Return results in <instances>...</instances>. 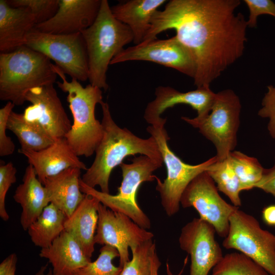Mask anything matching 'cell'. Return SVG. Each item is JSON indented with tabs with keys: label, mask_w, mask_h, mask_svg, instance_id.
<instances>
[{
	"label": "cell",
	"mask_w": 275,
	"mask_h": 275,
	"mask_svg": "<svg viewBox=\"0 0 275 275\" xmlns=\"http://www.w3.org/2000/svg\"><path fill=\"white\" fill-rule=\"evenodd\" d=\"M240 4L239 0H171L154 14L143 41L174 30L195 61L194 85L210 87L243 53L248 26L243 14L236 13Z\"/></svg>",
	"instance_id": "obj_1"
},
{
	"label": "cell",
	"mask_w": 275,
	"mask_h": 275,
	"mask_svg": "<svg viewBox=\"0 0 275 275\" xmlns=\"http://www.w3.org/2000/svg\"><path fill=\"white\" fill-rule=\"evenodd\" d=\"M102 138L95 150V157L91 166L81 177L87 185L99 186L101 191L109 194V180L113 169L120 166L129 155L140 154L161 163L163 159L155 139L152 136L142 139L126 128L120 127L114 121L109 105L102 101Z\"/></svg>",
	"instance_id": "obj_2"
},
{
	"label": "cell",
	"mask_w": 275,
	"mask_h": 275,
	"mask_svg": "<svg viewBox=\"0 0 275 275\" xmlns=\"http://www.w3.org/2000/svg\"><path fill=\"white\" fill-rule=\"evenodd\" d=\"M52 68L62 80L56 83L67 94V101L73 119L71 128L65 138L77 156L90 157L103 136L102 125L95 115L97 104L103 101L101 89L91 84L84 87L75 78L68 81L58 66L53 64Z\"/></svg>",
	"instance_id": "obj_3"
},
{
	"label": "cell",
	"mask_w": 275,
	"mask_h": 275,
	"mask_svg": "<svg viewBox=\"0 0 275 275\" xmlns=\"http://www.w3.org/2000/svg\"><path fill=\"white\" fill-rule=\"evenodd\" d=\"M81 33L87 48L90 84L106 91L108 66L125 45L133 42V34L128 26L113 15L107 0H101L94 22Z\"/></svg>",
	"instance_id": "obj_4"
},
{
	"label": "cell",
	"mask_w": 275,
	"mask_h": 275,
	"mask_svg": "<svg viewBox=\"0 0 275 275\" xmlns=\"http://www.w3.org/2000/svg\"><path fill=\"white\" fill-rule=\"evenodd\" d=\"M44 54L24 45L0 53V99L23 105L32 89L53 85L57 74Z\"/></svg>",
	"instance_id": "obj_5"
},
{
	"label": "cell",
	"mask_w": 275,
	"mask_h": 275,
	"mask_svg": "<svg viewBox=\"0 0 275 275\" xmlns=\"http://www.w3.org/2000/svg\"><path fill=\"white\" fill-rule=\"evenodd\" d=\"M131 163L122 162L119 166L122 173V181L117 195L102 193L86 185L81 180V191L97 199L111 210L123 213L141 228H151V223L148 216L139 206L136 195L140 185L145 182L156 180L153 173L162 167V163L141 155L131 159Z\"/></svg>",
	"instance_id": "obj_6"
},
{
	"label": "cell",
	"mask_w": 275,
	"mask_h": 275,
	"mask_svg": "<svg viewBox=\"0 0 275 275\" xmlns=\"http://www.w3.org/2000/svg\"><path fill=\"white\" fill-rule=\"evenodd\" d=\"M166 121L164 118L156 124L150 125L147 130L155 139L166 165L167 177L163 182L156 177V189L159 194L165 213L171 217L179 211L182 194L189 183L218 160L215 156L196 165L183 162L169 147L170 138L164 127Z\"/></svg>",
	"instance_id": "obj_7"
},
{
	"label": "cell",
	"mask_w": 275,
	"mask_h": 275,
	"mask_svg": "<svg viewBox=\"0 0 275 275\" xmlns=\"http://www.w3.org/2000/svg\"><path fill=\"white\" fill-rule=\"evenodd\" d=\"M241 109L239 97L233 90L226 89L216 93L211 111L204 118L181 119L213 144L218 161H223L236 146Z\"/></svg>",
	"instance_id": "obj_8"
},
{
	"label": "cell",
	"mask_w": 275,
	"mask_h": 275,
	"mask_svg": "<svg viewBox=\"0 0 275 275\" xmlns=\"http://www.w3.org/2000/svg\"><path fill=\"white\" fill-rule=\"evenodd\" d=\"M228 233L223 242L275 275V235L261 228L253 215L238 208L230 216Z\"/></svg>",
	"instance_id": "obj_9"
},
{
	"label": "cell",
	"mask_w": 275,
	"mask_h": 275,
	"mask_svg": "<svg viewBox=\"0 0 275 275\" xmlns=\"http://www.w3.org/2000/svg\"><path fill=\"white\" fill-rule=\"evenodd\" d=\"M25 46L53 61L65 74L78 81L88 79V61L81 33L52 34L35 28L28 35Z\"/></svg>",
	"instance_id": "obj_10"
},
{
	"label": "cell",
	"mask_w": 275,
	"mask_h": 275,
	"mask_svg": "<svg viewBox=\"0 0 275 275\" xmlns=\"http://www.w3.org/2000/svg\"><path fill=\"white\" fill-rule=\"evenodd\" d=\"M218 190L213 179L204 171L187 186L180 205L184 208H195L200 218L210 224L219 236L225 238L228 233L230 216L239 208L225 201Z\"/></svg>",
	"instance_id": "obj_11"
},
{
	"label": "cell",
	"mask_w": 275,
	"mask_h": 275,
	"mask_svg": "<svg viewBox=\"0 0 275 275\" xmlns=\"http://www.w3.org/2000/svg\"><path fill=\"white\" fill-rule=\"evenodd\" d=\"M98 221L95 243L115 248L119 254V266L129 261L128 248L134 250L142 243L152 239L154 234L135 224L125 214L114 211L99 204Z\"/></svg>",
	"instance_id": "obj_12"
},
{
	"label": "cell",
	"mask_w": 275,
	"mask_h": 275,
	"mask_svg": "<svg viewBox=\"0 0 275 275\" xmlns=\"http://www.w3.org/2000/svg\"><path fill=\"white\" fill-rule=\"evenodd\" d=\"M130 61L154 62L174 69L194 78L196 65L189 50L175 36L154 39L124 48L112 60L110 65Z\"/></svg>",
	"instance_id": "obj_13"
},
{
	"label": "cell",
	"mask_w": 275,
	"mask_h": 275,
	"mask_svg": "<svg viewBox=\"0 0 275 275\" xmlns=\"http://www.w3.org/2000/svg\"><path fill=\"white\" fill-rule=\"evenodd\" d=\"M214 227L201 218H194L181 230L180 249L190 257L189 275H208L224 257L216 240Z\"/></svg>",
	"instance_id": "obj_14"
},
{
	"label": "cell",
	"mask_w": 275,
	"mask_h": 275,
	"mask_svg": "<svg viewBox=\"0 0 275 275\" xmlns=\"http://www.w3.org/2000/svg\"><path fill=\"white\" fill-rule=\"evenodd\" d=\"M25 101L31 103L22 114L27 121L41 128L55 140L65 138L72 125L53 85L31 89Z\"/></svg>",
	"instance_id": "obj_15"
},
{
	"label": "cell",
	"mask_w": 275,
	"mask_h": 275,
	"mask_svg": "<svg viewBox=\"0 0 275 275\" xmlns=\"http://www.w3.org/2000/svg\"><path fill=\"white\" fill-rule=\"evenodd\" d=\"M215 95L209 87L182 92L171 87L159 86L155 89L154 99L145 108L144 118L150 125L156 124L163 119L161 115L166 109L184 104L197 111L198 115L196 118L202 119L210 113Z\"/></svg>",
	"instance_id": "obj_16"
},
{
	"label": "cell",
	"mask_w": 275,
	"mask_h": 275,
	"mask_svg": "<svg viewBox=\"0 0 275 275\" xmlns=\"http://www.w3.org/2000/svg\"><path fill=\"white\" fill-rule=\"evenodd\" d=\"M101 0H59L56 14L36 24L40 32L52 34H71L90 26L96 19Z\"/></svg>",
	"instance_id": "obj_17"
},
{
	"label": "cell",
	"mask_w": 275,
	"mask_h": 275,
	"mask_svg": "<svg viewBox=\"0 0 275 275\" xmlns=\"http://www.w3.org/2000/svg\"><path fill=\"white\" fill-rule=\"evenodd\" d=\"M18 152L27 158L42 183L46 178L70 168L86 171L88 169L72 150L65 138L56 140L51 145L39 151L19 149Z\"/></svg>",
	"instance_id": "obj_18"
},
{
	"label": "cell",
	"mask_w": 275,
	"mask_h": 275,
	"mask_svg": "<svg viewBox=\"0 0 275 275\" xmlns=\"http://www.w3.org/2000/svg\"><path fill=\"white\" fill-rule=\"evenodd\" d=\"M37 24L35 16L25 7H11L0 1V51L9 52L25 45L26 37Z\"/></svg>",
	"instance_id": "obj_19"
},
{
	"label": "cell",
	"mask_w": 275,
	"mask_h": 275,
	"mask_svg": "<svg viewBox=\"0 0 275 275\" xmlns=\"http://www.w3.org/2000/svg\"><path fill=\"white\" fill-rule=\"evenodd\" d=\"M39 256L48 259L55 275H74L92 261L75 237L65 230L49 246L41 249Z\"/></svg>",
	"instance_id": "obj_20"
},
{
	"label": "cell",
	"mask_w": 275,
	"mask_h": 275,
	"mask_svg": "<svg viewBox=\"0 0 275 275\" xmlns=\"http://www.w3.org/2000/svg\"><path fill=\"white\" fill-rule=\"evenodd\" d=\"M14 200L22 208L20 224L24 230L38 217L44 209L50 204L48 193L38 179L34 167H26L22 183L17 187Z\"/></svg>",
	"instance_id": "obj_21"
},
{
	"label": "cell",
	"mask_w": 275,
	"mask_h": 275,
	"mask_svg": "<svg viewBox=\"0 0 275 275\" xmlns=\"http://www.w3.org/2000/svg\"><path fill=\"white\" fill-rule=\"evenodd\" d=\"M100 201L86 195L84 199L67 217L65 230L72 234L78 242L86 256L91 259L94 251V238L97 230Z\"/></svg>",
	"instance_id": "obj_22"
},
{
	"label": "cell",
	"mask_w": 275,
	"mask_h": 275,
	"mask_svg": "<svg viewBox=\"0 0 275 275\" xmlns=\"http://www.w3.org/2000/svg\"><path fill=\"white\" fill-rule=\"evenodd\" d=\"M81 169L68 168L59 174L46 178L43 182L53 204L70 216L85 198L80 189Z\"/></svg>",
	"instance_id": "obj_23"
},
{
	"label": "cell",
	"mask_w": 275,
	"mask_h": 275,
	"mask_svg": "<svg viewBox=\"0 0 275 275\" xmlns=\"http://www.w3.org/2000/svg\"><path fill=\"white\" fill-rule=\"evenodd\" d=\"M166 0H129L111 7L113 15L130 29L135 45L141 43L151 28V19Z\"/></svg>",
	"instance_id": "obj_24"
},
{
	"label": "cell",
	"mask_w": 275,
	"mask_h": 275,
	"mask_svg": "<svg viewBox=\"0 0 275 275\" xmlns=\"http://www.w3.org/2000/svg\"><path fill=\"white\" fill-rule=\"evenodd\" d=\"M67 216L53 204H49L28 229L34 244L41 249L49 246L65 230Z\"/></svg>",
	"instance_id": "obj_25"
},
{
	"label": "cell",
	"mask_w": 275,
	"mask_h": 275,
	"mask_svg": "<svg viewBox=\"0 0 275 275\" xmlns=\"http://www.w3.org/2000/svg\"><path fill=\"white\" fill-rule=\"evenodd\" d=\"M7 129L17 137L23 150L39 151L51 145L55 141L41 128L27 121L22 114L13 111L7 122Z\"/></svg>",
	"instance_id": "obj_26"
},
{
	"label": "cell",
	"mask_w": 275,
	"mask_h": 275,
	"mask_svg": "<svg viewBox=\"0 0 275 275\" xmlns=\"http://www.w3.org/2000/svg\"><path fill=\"white\" fill-rule=\"evenodd\" d=\"M206 172L216 184L218 190L228 197L232 205L239 208L241 205V185L228 158L223 161L217 160Z\"/></svg>",
	"instance_id": "obj_27"
},
{
	"label": "cell",
	"mask_w": 275,
	"mask_h": 275,
	"mask_svg": "<svg viewBox=\"0 0 275 275\" xmlns=\"http://www.w3.org/2000/svg\"><path fill=\"white\" fill-rule=\"evenodd\" d=\"M228 159L240 182L242 191L255 188L265 170L258 160L238 151L231 152Z\"/></svg>",
	"instance_id": "obj_28"
},
{
	"label": "cell",
	"mask_w": 275,
	"mask_h": 275,
	"mask_svg": "<svg viewBox=\"0 0 275 275\" xmlns=\"http://www.w3.org/2000/svg\"><path fill=\"white\" fill-rule=\"evenodd\" d=\"M261 266L241 253L224 256L212 269L211 275H269Z\"/></svg>",
	"instance_id": "obj_29"
},
{
	"label": "cell",
	"mask_w": 275,
	"mask_h": 275,
	"mask_svg": "<svg viewBox=\"0 0 275 275\" xmlns=\"http://www.w3.org/2000/svg\"><path fill=\"white\" fill-rule=\"evenodd\" d=\"M131 252L132 259L124 265L119 275H152L154 257L156 254L153 239L142 243Z\"/></svg>",
	"instance_id": "obj_30"
},
{
	"label": "cell",
	"mask_w": 275,
	"mask_h": 275,
	"mask_svg": "<svg viewBox=\"0 0 275 275\" xmlns=\"http://www.w3.org/2000/svg\"><path fill=\"white\" fill-rule=\"evenodd\" d=\"M99 252L96 260L77 269L74 275H119L122 268L116 266L113 263L115 258L119 257L117 250L104 245Z\"/></svg>",
	"instance_id": "obj_31"
},
{
	"label": "cell",
	"mask_w": 275,
	"mask_h": 275,
	"mask_svg": "<svg viewBox=\"0 0 275 275\" xmlns=\"http://www.w3.org/2000/svg\"><path fill=\"white\" fill-rule=\"evenodd\" d=\"M11 7L28 8L35 16L37 24L44 22L52 18L59 8V0H9Z\"/></svg>",
	"instance_id": "obj_32"
},
{
	"label": "cell",
	"mask_w": 275,
	"mask_h": 275,
	"mask_svg": "<svg viewBox=\"0 0 275 275\" xmlns=\"http://www.w3.org/2000/svg\"><path fill=\"white\" fill-rule=\"evenodd\" d=\"M17 170L11 162L0 165V217L7 221L9 215L7 211L5 200L7 192L16 181Z\"/></svg>",
	"instance_id": "obj_33"
},
{
	"label": "cell",
	"mask_w": 275,
	"mask_h": 275,
	"mask_svg": "<svg viewBox=\"0 0 275 275\" xmlns=\"http://www.w3.org/2000/svg\"><path fill=\"white\" fill-rule=\"evenodd\" d=\"M15 105L8 101L0 109V156H5L12 154L15 146L11 138L7 135V122Z\"/></svg>",
	"instance_id": "obj_34"
},
{
	"label": "cell",
	"mask_w": 275,
	"mask_h": 275,
	"mask_svg": "<svg viewBox=\"0 0 275 275\" xmlns=\"http://www.w3.org/2000/svg\"><path fill=\"white\" fill-rule=\"evenodd\" d=\"M258 114L261 118L268 119L267 130L271 137L275 139V86L267 87Z\"/></svg>",
	"instance_id": "obj_35"
},
{
	"label": "cell",
	"mask_w": 275,
	"mask_h": 275,
	"mask_svg": "<svg viewBox=\"0 0 275 275\" xmlns=\"http://www.w3.org/2000/svg\"><path fill=\"white\" fill-rule=\"evenodd\" d=\"M250 11L247 20L249 28L257 26V18L262 15H268L275 18V3L271 0H244Z\"/></svg>",
	"instance_id": "obj_36"
},
{
	"label": "cell",
	"mask_w": 275,
	"mask_h": 275,
	"mask_svg": "<svg viewBox=\"0 0 275 275\" xmlns=\"http://www.w3.org/2000/svg\"><path fill=\"white\" fill-rule=\"evenodd\" d=\"M255 188H259L271 194L275 198V160L273 166L269 169H265L261 180Z\"/></svg>",
	"instance_id": "obj_37"
},
{
	"label": "cell",
	"mask_w": 275,
	"mask_h": 275,
	"mask_svg": "<svg viewBox=\"0 0 275 275\" xmlns=\"http://www.w3.org/2000/svg\"><path fill=\"white\" fill-rule=\"evenodd\" d=\"M17 257L12 253L0 264V275H15Z\"/></svg>",
	"instance_id": "obj_38"
},
{
	"label": "cell",
	"mask_w": 275,
	"mask_h": 275,
	"mask_svg": "<svg viewBox=\"0 0 275 275\" xmlns=\"http://www.w3.org/2000/svg\"><path fill=\"white\" fill-rule=\"evenodd\" d=\"M188 258V256H187L184 259L183 266L182 269H181L180 271L177 274H174L172 273V272H171L170 270V266L168 263H167V265H167V272L168 275H182L183 272L184 268L187 263ZM161 264V263L156 253L154 257L152 275H158V270Z\"/></svg>",
	"instance_id": "obj_39"
},
{
	"label": "cell",
	"mask_w": 275,
	"mask_h": 275,
	"mask_svg": "<svg viewBox=\"0 0 275 275\" xmlns=\"http://www.w3.org/2000/svg\"><path fill=\"white\" fill-rule=\"evenodd\" d=\"M262 217L266 224L275 225V205L265 207L262 211Z\"/></svg>",
	"instance_id": "obj_40"
},
{
	"label": "cell",
	"mask_w": 275,
	"mask_h": 275,
	"mask_svg": "<svg viewBox=\"0 0 275 275\" xmlns=\"http://www.w3.org/2000/svg\"><path fill=\"white\" fill-rule=\"evenodd\" d=\"M47 264L42 266L40 269L34 275H55L52 269H49L47 272H46Z\"/></svg>",
	"instance_id": "obj_41"
}]
</instances>
